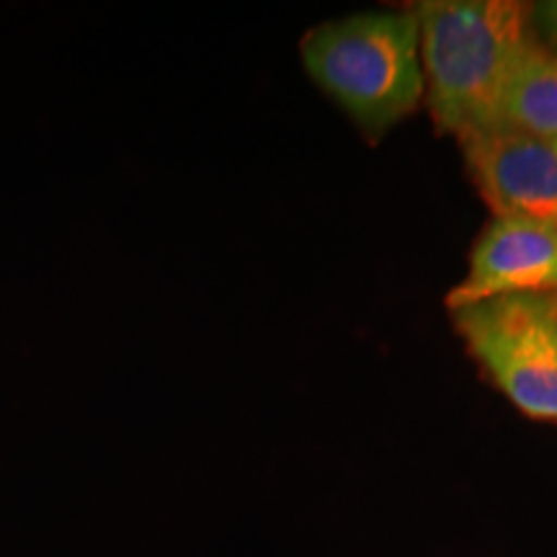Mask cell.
I'll return each mask as SVG.
<instances>
[{"mask_svg": "<svg viewBox=\"0 0 557 557\" xmlns=\"http://www.w3.org/2000/svg\"><path fill=\"white\" fill-rule=\"evenodd\" d=\"M506 295H557V225L496 218L472 248L470 269L447 295L449 310Z\"/></svg>", "mask_w": 557, "mask_h": 557, "instance_id": "obj_5", "label": "cell"}, {"mask_svg": "<svg viewBox=\"0 0 557 557\" xmlns=\"http://www.w3.org/2000/svg\"><path fill=\"white\" fill-rule=\"evenodd\" d=\"M457 139L470 176L496 218L557 225V137L496 124Z\"/></svg>", "mask_w": 557, "mask_h": 557, "instance_id": "obj_4", "label": "cell"}, {"mask_svg": "<svg viewBox=\"0 0 557 557\" xmlns=\"http://www.w3.org/2000/svg\"><path fill=\"white\" fill-rule=\"evenodd\" d=\"M421 65L436 127H496L513 67L532 45V5L517 0H426L416 9Z\"/></svg>", "mask_w": 557, "mask_h": 557, "instance_id": "obj_1", "label": "cell"}, {"mask_svg": "<svg viewBox=\"0 0 557 557\" xmlns=\"http://www.w3.org/2000/svg\"><path fill=\"white\" fill-rule=\"evenodd\" d=\"M498 124L527 135L557 137V54L537 45V39L508 78Z\"/></svg>", "mask_w": 557, "mask_h": 557, "instance_id": "obj_6", "label": "cell"}, {"mask_svg": "<svg viewBox=\"0 0 557 557\" xmlns=\"http://www.w3.org/2000/svg\"><path fill=\"white\" fill-rule=\"evenodd\" d=\"M532 21H534V29H540L542 37L553 52L557 54V0H549V3H540L532 5Z\"/></svg>", "mask_w": 557, "mask_h": 557, "instance_id": "obj_7", "label": "cell"}, {"mask_svg": "<svg viewBox=\"0 0 557 557\" xmlns=\"http://www.w3.org/2000/svg\"><path fill=\"white\" fill-rule=\"evenodd\" d=\"M537 299H540L542 315H545L547 325L553 329L555 338H557V295H537Z\"/></svg>", "mask_w": 557, "mask_h": 557, "instance_id": "obj_8", "label": "cell"}, {"mask_svg": "<svg viewBox=\"0 0 557 557\" xmlns=\"http://www.w3.org/2000/svg\"><path fill=\"white\" fill-rule=\"evenodd\" d=\"M451 320L513 406L540 421H557V338L537 295L483 299L451 310Z\"/></svg>", "mask_w": 557, "mask_h": 557, "instance_id": "obj_3", "label": "cell"}, {"mask_svg": "<svg viewBox=\"0 0 557 557\" xmlns=\"http://www.w3.org/2000/svg\"><path fill=\"white\" fill-rule=\"evenodd\" d=\"M299 58L369 139L413 114L426 78L413 11H369L325 21L299 41Z\"/></svg>", "mask_w": 557, "mask_h": 557, "instance_id": "obj_2", "label": "cell"}]
</instances>
